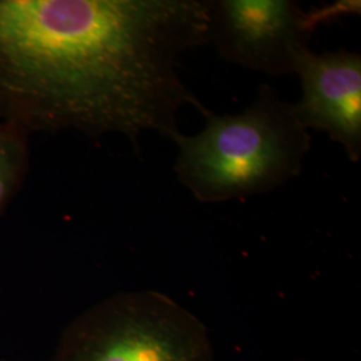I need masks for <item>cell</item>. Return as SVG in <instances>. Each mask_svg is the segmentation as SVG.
I'll list each match as a JSON object with an SVG mask.
<instances>
[{
    "label": "cell",
    "instance_id": "5",
    "mask_svg": "<svg viewBox=\"0 0 361 361\" xmlns=\"http://www.w3.org/2000/svg\"><path fill=\"white\" fill-rule=\"evenodd\" d=\"M301 98L293 110L307 130L325 133L352 162L361 158V56L310 50L297 67Z\"/></svg>",
    "mask_w": 361,
    "mask_h": 361
},
{
    "label": "cell",
    "instance_id": "3",
    "mask_svg": "<svg viewBox=\"0 0 361 361\" xmlns=\"http://www.w3.org/2000/svg\"><path fill=\"white\" fill-rule=\"evenodd\" d=\"M207 325L157 290L119 292L66 326L51 361H213Z\"/></svg>",
    "mask_w": 361,
    "mask_h": 361
},
{
    "label": "cell",
    "instance_id": "6",
    "mask_svg": "<svg viewBox=\"0 0 361 361\" xmlns=\"http://www.w3.org/2000/svg\"><path fill=\"white\" fill-rule=\"evenodd\" d=\"M28 135L25 130L0 118V216L25 180Z\"/></svg>",
    "mask_w": 361,
    "mask_h": 361
},
{
    "label": "cell",
    "instance_id": "2",
    "mask_svg": "<svg viewBox=\"0 0 361 361\" xmlns=\"http://www.w3.org/2000/svg\"><path fill=\"white\" fill-rule=\"evenodd\" d=\"M198 134L173 138L174 171L197 201L219 204L269 193L301 174L310 130L269 85L259 86L243 111L217 116L207 110Z\"/></svg>",
    "mask_w": 361,
    "mask_h": 361
},
{
    "label": "cell",
    "instance_id": "1",
    "mask_svg": "<svg viewBox=\"0 0 361 361\" xmlns=\"http://www.w3.org/2000/svg\"><path fill=\"white\" fill-rule=\"evenodd\" d=\"M209 0H0V118L28 134L173 141L178 114L207 107L180 74L209 44Z\"/></svg>",
    "mask_w": 361,
    "mask_h": 361
},
{
    "label": "cell",
    "instance_id": "4",
    "mask_svg": "<svg viewBox=\"0 0 361 361\" xmlns=\"http://www.w3.org/2000/svg\"><path fill=\"white\" fill-rule=\"evenodd\" d=\"M325 13H305L292 0L212 1L209 43L224 61L246 70L269 77L296 74Z\"/></svg>",
    "mask_w": 361,
    "mask_h": 361
}]
</instances>
